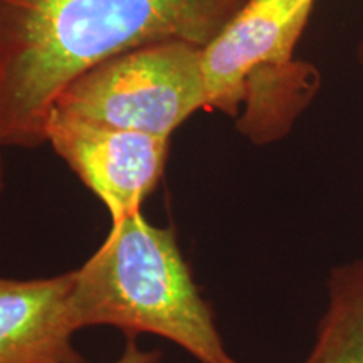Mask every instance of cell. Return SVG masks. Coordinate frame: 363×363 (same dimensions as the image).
<instances>
[{
    "label": "cell",
    "instance_id": "cell-1",
    "mask_svg": "<svg viewBox=\"0 0 363 363\" xmlns=\"http://www.w3.org/2000/svg\"><path fill=\"white\" fill-rule=\"evenodd\" d=\"M246 0H0V143L38 148L61 93L143 45L206 48Z\"/></svg>",
    "mask_w": 363,
    "mask_h": 363
},
{
    "label": "cell",
    "instance_id": "cell-2",
    "mask_svg": "<svg viewBox=\"0 0 363 363\" xmlns=\"http://www.w3.org/2000/svg\"><path fill=\"white\" fill-rule=\"evenodd\" d=\"M72 274L76 331L111 326L126 338L167 340L199 363H240L227 350L172 227L152 224L143 212L111 222L106 239Z\"/></svg>",
    "mask_w": 363,
    "mask_h": 363
},
{
    "label": "cell",
    "instance_id": "cell-3",
    "mask_svg": "<svg viewBox=\"0 0 363 363\" xmlns=\"http://www.w3.org/2000/svg\"><path fill=\"white\" fill-rule=\"evenodd\" d=\"M203 108L202 48L170 40L120 54L84 72L62 91L51 113L170 138Z\"/></svg>",
    "mask_w": 363,
    "mask_h": 363
},
{
    "label": "cell",
    "instance_id": "cell-4",
    "mask_svg": "<svg viewBox=\"0 0 363 363\" xmlns=\"http://www.w3.org/2000/svg\"><path fill=\"white\" fill-rule=\"evenodd\" d=\"M316 0H246L202 48L207 108L238 115L256 81L296 66V45Z\"/></svg>",
    "mask_w": 363,
    "mask_h": 363
},
{
    "label": "cell",
    "instance_id": "cell-5",
    "mask_svg": "<svg viewBox=\"0 0 363 363\" xmlns=\"http://www.w3.org/2000/svg\"><path fill=\"white\" fill-rule=\"evenodd\" d=\"M45 143L106 207L111 222L142 212L157 189L170 138L118 130L51 113Z\"/></svg>",
    "mask_w": 363,
    "mask_h": 363
},
{
    "label": "cell",
    "instance_id": "cell-6",
    "mask_svg": "<svg viewBox=\"0 0 363 363\" xmlns=\"http://www.w3.org/2000/svg\"><path fill=\"white\" fill-rule=\"evenodd\" d=\"M72 271L51 278L0 276V363L83 362L72 338Z\"/></svg>",
    "mask_w": 363,
    "mask_h": 363
},
{
    "label": "cell",
    "instance_id": "cell-7",
    "mask_svg": "<svg viewBox=\"0 0 363 363\" xmlns=\"http://www.w3.org/2000/svg\"><path fill=\"white\" fill-rule=\"evenodd\" d=\"M301 363H363V257L330 269L326 308Z\"/></svg>",
    "mask_w": 363,
    "mask_h": 363
},
{
    "label": "cell",
    "instance_id": "cell-8",
    "mask_svg": "<svg viewBox=\"0 0 363 363\" xmlns=\"http://www.w3.org/2000/svg\"><path fill=\"white\" fill-rule=\"evenodd\" d=\"M162 355L158 352L145 350L136 342V338H126L125 350L116 360L110 363H158ZM72 363H84V362H72Z\"/></svg>",
    "mask_w": 363,
    "mask_h": 363
},
{
    "label": "cell",
    "instance_id": "cell-9",
    "mask_svg": "<svg viewBox=\"0 0 363 363\" xmlns=\"http://www.w3.org/2000/svg\"><path fill=\"white\" fill-rule=\"evenodd\" d=\"M2 143H0V195L4 192V163H2Z\"/></svg>",
    "mask_w": 363,
    "mask_h": 363
},
{
    "label": "cell",
    "instance_id": "cell-10",
    "mask_svg": "<svg viewBox=\"0 0 363 363\" xmlns=\"http://www.w3.org/2000/svg\"><path fill=\"white\" fill-rule=\"evenodd\" d=\"M357 56H358V61H360V65H362V67H363V30H362L360 40H358V48H357Z\"/></svg>",
    "mask_w": 363,
    "mask_h": 363
}]
</instances>
